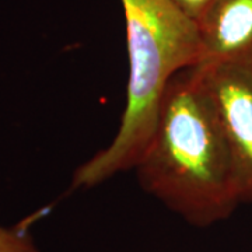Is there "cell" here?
<instances>
[{"label":"cell","mask_w":252,"mask_h":252,"mask_svg":"<svg viewBox=\"0 0 252 252\" xmlns=\"http://www.w3.org/2000/svg\"><path fill=\"white\" fill-rule=\"evenodd\" d=\"M135 170L149 195L195 227L227 220L241 205L230 150L196 66L170 81Z\"/></svg>","instance_id":"6da1fadb"},{"label":"cell","mask_w":252,"mask_h":252,"mask_svg":"<svg viewBox=\"0 0 252 252\" xmlns=\"http://www.w3.org/2000/svg\"><path fill=\"white\" fill-rule=\"evenodd\" d=\"M119 1L129 59L125 109L111 143L74 171L72 189L94 188L135 170L153 136L170 81L198 64V24L172 0Z\"/></svg>","instance_id":"7a4b0ae2"},{"label":"cell","mask_w":252,"mask_h":252,"mask_svg":"<svg viewBox=\"0 0 252 252\" xmlns=\"http://www.w3.org/2000/svg\"><path fill=\"white\" fill-rule=\"evenodd\" d=\"M230 150L241 203H252V63L196 64Z\"/></svg>","instance_id":"3957f363"},{"label":"cell","mask_w":252,"mask_h":252,"mask_svg":"<svg viewBox=\"0 0 252 252\" xmlns=\"http://www.w3.org/2000/svg\"><path fill=\"white\" fill-rule=\"evenodd\" d=\"M196 24L198 64L252 63V0H213Z\"/></svg>","instance_id":"277c9868"},{"label":"cell","mask_w":252,"mask_h":252,"mask_svg":"<svg viewBox=\"0 0 252 252\" xmlns=\"http://www.w3.org/2000/svg\"><path fill=\"white\" fill-rule=\"evenodd\" d=\"M0 252H41L32 238L23 230L0 225Z\"/></svg>","instance_id":"5b68a950"},{"label":"cell","mask_w":252,"mask_h":252,"mask_svg":"<svg viewBox=\"0 0 252 252\" xmlns=\"http://www.w3.org/2000/svg\"><path fill=\"white\" fill-rule=\"evenodd\" d=\"M187 16L195 20L198 23L200 16L205 13V10L210 6L213 0H172Z\"/></svg>","instance_id":"8992f818"}]
</instances>
